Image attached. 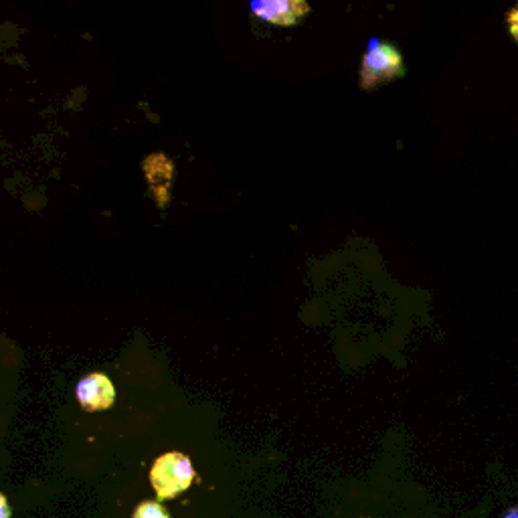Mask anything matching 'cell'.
Masks as SVG:
<instances>
[{
    "instance_id": "obj_1",
    "label": "cell",
    "mask_w": 518,
    "mask_h": 518,
    "mask_svg": "<svg viewBox=\"0 0 518 518\" xmlns=\"http://www.w3.org/2000/svg\"><path fill=\"white\" fill-rule=\"evenodd\" d=\"M197 480L191 460L181 452H168L156 458L150 470V484L160 500L177 498Z\"/></svg>"
},
{
    "instance_id": "obj_2",
    "label": "cell",
    "mask_w": 518,
    "mask_h": 518,
    "mask_svg": "<svg viewBox=\"0 0 518 518\" xmlns=\"http://www.w3.org/2000/svg\"><path fill=\"white\" fill-rule=\"evenodd\" d=\"M405 73L403 55L391 43H381L379 39H369L367 53L361 61L359 81L363 90H375L381 83H387Z\"/></svg>"
},
{
    "instance_id": "obj_3",
    "label": "cell",
    "mask_w": 518,
    "mask_h": 518,
    "mask_svg": "<svg viewBox=\"0 0 518 518\" xmlns=\"http://www.w3.org/2000/svg\"><path fill=\"white\" fill-rule=\"evenodd\" d=\"M249 9L257 19L280 27L296 25L310 13V5L302 0H253Z\"/></svg>"
},
{
    "instance_id": "obj_4",
    "label": "cell",
    "mask_w": 518,
    "mask_h": 518,
    "mask_svg": "<svg viewBox=\"0 0 518 518\" xmlns=\"http://www.w3.org/2000/svg\"><path fill=\"white\" fill-rule=\"evenodd\" d=\"M75 397L85 411H106L116 401V389L104 373H92L77 383Z\"/></svg>"
},
{
    "instance_id": "obj_5",
    "label": "cell",
    "mask_w": 518,
    "mask_h": 518,
    "mask_svg": "<svg viewBox=\"0 0 518 518\" xmlns=\"http://www.w3.org/2000/svg\"><path fill=\"white\" fill-rule=\"evenodd\" d=\"M134 518H168V512H166V508L160 502L146 500V502L136 506Z\"/></svg>"
},
{
    "instance_id": "obj_6",
    "label": "cell",
    "mask_w": 518,
    "mask_h": 518,
    "mask_svg": "<svg viewBox=\"0 0 518 518\" xmlns=\"http://www.w3.org/2000/svg\"><path fill=\"white\" fill-rule=\"evenodd\" d=\"M506 23H508V31H510V35L514 37V41L518 43V7L516 9H512V11H508V15H506Z\"/></svg>"
},
{
    "instance_id": "obj_7",
    "label": "cell",
    "mask_w": 518,
    "mask_h": 518,
    "mask_svg": "<svg viewBox=\"0 0 518 518\" xmlns=\"http://www.w3.org/2000/svg\"><path fill=\"white\" fill-rule=\"evenodd\" d=\"M0 506H3V518H11V506L7 502V496H0Z\"/></svg>"
},
{
    "instance_id": "obj_8",
    "label": "cell",
    "mask_w": 518,
    "mask_h": 518,
    "mask_svg": "<svg viewBox=\"0 0 518 518\" xmlns=\"http://www.w3.org/2000/svg\"><path fill=\"white\" fill-rule=\"evenodd\" d=\"M504 518H518V506H516V508H510Z\"/></svg>"
}]
</instances>
